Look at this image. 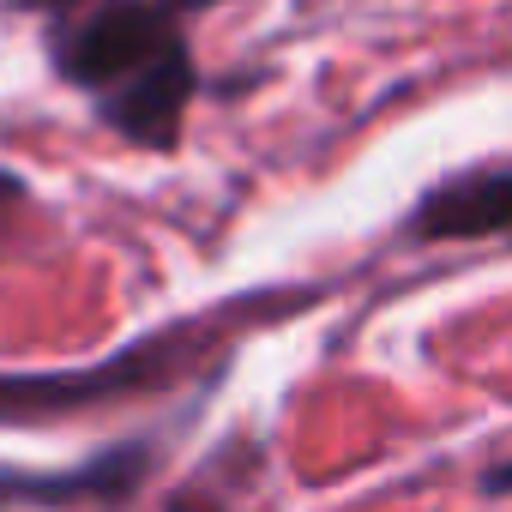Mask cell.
I'll list each match as a JSON object with an SVG mask.
<instances>
[{
	"mask_svg": "<svg viewBox=\"0 0 512 512\" xmlns=\"http://www.w3.org/2000/svg\"><path fill=\"white\" fill-rule=\"evenodd\" d=\"M49 19L55 73L91 97L127 145L169 151L199 91V67L169 0H25Z\"/></svg>",
	"mask_w": 512,
	"mask_h": 512,
	"instance_id": "obj_1",
	"label": "cell"
},
{
	"mask_svg": "<svg viewBox=\"0 0 512 512\" xmlns=\"http://www.w3.org/2000/svg\"><path fill=\"white\" fill-rule=\"evenodd\" d=\"M205 332L211 326L157 332V338H139V344H127L91 368H73V374H0V422H49V416H73L85 404L163 392L187 374Z\"/></svg>",
	"mask_w": 512,
	"mask_h": 512,
	"instance_id": "obj_2",
	"label": "cell"
},
{
	"mask_svg": "<svg viewBox=\"0 0 512 512\" xmlns=\"http://www.w3.org/2000/svg\"><path fill=\"white\" fill-rule=\"evenodd\" d=\"M157 464V440H121L73 470H0V506H43V512H79V506H127Z\"/></svg>",
	"mask_w": 512,
	"mask_h": 512,
	"instance_id": "obj_3",
	"label": "cell"
},
{
	"mask_svg": "<svg viewBox=\"0 0 512 512\" xmlns=\"http://www.w3.org/2000/svg\"><path fill=\"white\" fill-rule=\"evenodd\" d=\"M410 235L416 241H482V235H512V163H482L434 181L410 205Z\"/></svg>",
	"mask_w": 512,
	"mask_h": 512,
	"instance_id": "obj_4",
	"label": "cell"
},
{
	"mask_svg": "<svg viewBox=\"0 0 512 512\" xmlns=\"http://www.w3.org/2000/svg\"><path fill=\"white\" fill-rule=\"evenodd\" d=\"M169 512H229L217 494H205V488H181L175 500H169Z\"/></svg>",
	"mask_w": 512,
	"mask_h": 512,
	"instance_id": "obj_5",
	"label": "cell"
},
{
	"mask_svg": "<svg viewBox=\"0 0 512 512\" xmlns=\"http://www.w3.org/2000/svg\"><path fill=\"white\" fill-rule=\"evenodd\" d=\"M482 494H488V500H500V494H512V458H506V464H494V470L482 476Z\"/></svg>",
	"mask_w": 512,
	"mask_h": 512,
	"instance_id": "obj_6",
	"label": "cell"
},
{
	"mask_svg": "<svg viewBox=\"0 0 512 512\" xmlns=\"http://www.w3.org/2000/svg\"><path fill=\"white\" fill-rule=\"evenodd\" d=\"M13 199H25V181H19V175H7V169H0V205H13Z\"/></svg>",
	"mask_w": 512,
	"mask_h": 512,
	"instance_id": "obj_7",
	"label": "cell"
},
{
	"mask_svg": "<svg viewBox=\"0 0 512 512\" xmlns=\"http://www.w3.org/2000/svg\"><path fill=\"white\" fill-rule=\"evenodd\" d=\"M175 13H199V7H211V0H169Z\"/></svg>",
	"mask_w": 512,
	"mask_h": 512,
	"instance_id": "obj_8",
	"label": "cell"
}]
</instances>
